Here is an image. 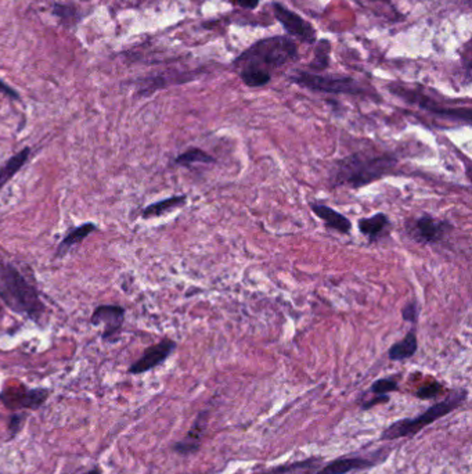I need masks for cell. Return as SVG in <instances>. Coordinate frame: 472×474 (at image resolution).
Returning <instances> with one entry per match:
<instances>
[{"instance_id": "cell-1", "label": "cell", "mask_w": 472, "mask_h": 474, "mask_svg": "<svg viewBox=\"0 0 472 474\" xmlns=\"http://www.w3.org/2000/svg\"><path fill=\"white\" fill-rule=\"evenodd\" d=\"M398 162L399 159L391 153L357 152L335 162L331 182L334 186L360 189L392 173Z\"/></svg>"}, {"instance_id": "cell-2", "label": "cell", "mask_w": 472, "mask_h": 474, "mask_svg": "<svg viewBox=\"0 0 472 474\" xmlns=\"http://www.w3.org/2000/svg\"><path fill=\"white\" fill-rule=\"evenodd\" d=\"M0 300L15 314L40 323L46 308L36 287L10 262L0 260Z\"/></svg>"}, {"instance_id": "cell-3", "label": "cell", "mask_w": 472, "mask_h": 474, "mask_svg": "<svg viewBox=\"0 0 472 474\" xmlns=\"http://www.w3.org/2000/svg\"><path fill=\"white\" fill-rule=\"evenodd\" d=\"M467 397H469L467 390H463V388L453 390L443 401L432 405L420 416H416V418H412V419H400V420L392 423L382 433L381 440L392 441V440L414 436V434L420 433L424 427L432 425L438 419H441V418L452 413L453 411H456L460 405H463L466 402Z\"/></svg>"}, {"instance_id": "cell-4", "label": "cell", "mask_w": 472, "mask_h": 474, "mask_svg": "<svg viewBox=\"0 0 472 474\" xmlns=\"http://www.w3.org/2000/svg\"><path fill=\"white\" fill-rule=\"evenodd\" d=\"M298 57L297 45L286 36H276L259 40L254 46H251L247 52H244L236 63L243 65H255L265 68L269 67H280L286 63L295 60ZM266 70V68H265Z\"/></svg>"}, {"instance_id": "cell-5", "label": "cell", "mask_w": 472, "mask_h": 474, "mask_svg": "<svg viewBox=\"0 0 472 474\" xmlns=\"http://www.w3.org/2000/svg\"><path fill=\"white\" fill-rule=\"evenodd\" d=\"M291 81L302 88L331 95H361L363 88L350 77H323L307 71H297Z\"/></svg>"}, {"instance_id": "cell-6", "label": "cell", "mask_w": 472, "mask_h": 474, "mask_svg": "<svg viewBox=\"0 0 472 474\" xmlns=\"http://www.w3.org/2000/svg\"><path fill=\"white\" fill-rule=\"evenodd\" d=\"M50 391L46 388H26L25 386L6 387L0 393L1 404L10 411L38 409L49 398Z\"/></svg>"}, {"instance_id": "cell-7", "label": "cell", "mask_w": 472, "mask_h": 474, "mask_svg": "<svg viewBox=\"0 0 472 474\" xmlns=\"http://www.w3.org/2000/svg\"><path fill=\"white\" fill-rule=\"evenodd\" d=\"M409 235L417 243L421 244H437L452 230V223L448 221L437 219L430 214H424L417 218L409 228Z\"/></svg>"}, {"instance_id": "cell-8", "label": "cell", "mask_w": 472, "mask_h": 474, "mask_svg": "<svg viewBox=\"0 0 472 474\" xmlns=\"http://www.w3.org/2000/svg\"><path fill=\"white\" fill-rule=\"evenodd\" d=\"M273 13L277 18V21L283 25V28L293 36H297L298 39L307 42V43H315V28L307 22L301 15L295 14L286 6L280 3L273 4Z\"/></svg>"}, {"instance_id": "cell-9", "label": "cell", "mask_w": 472, "mask_h": 474, "mask_svg": "<svg viewBox=\"0 0 472 474\" xmlns=\"http://www.w3.org/2000/svg\"><path fill=\"white\" fill-rule=\"evenodd\" d=\"M174 349H176V342L173 340L165 338L156 345L149 347L145 351V354L135 363L131 365L128 372L131 374H142V373L150 372L154 368L162 365L172 355Z\"/></svg>"}, {"instance_id": "cell-10", "label": "cell", "mask_w": 472, "mask_h": 474, "mask_svg": "<svg viewBox=\"0 0 472 474\" xmlns=\"http://www.w3.org/2000/svg\"><path fill=\"white\" fill-rule=\"evenodd\" d=\"M124 320L125 310L120 306H99L90 317V323L93 326L104 324V331L101 337L106 341H113L114 337L118 335L122 329Z\"/></svg>"}, {"instance_id": "cell-11", "label": "cell", "mask_w": 472, "mask_h": 474, "mask_svg": "<svg viewBox=\"0 0 472 474\" xmlns=\"http://www.w3.org/2000/svg\"><path fill=\"white\" fill-rule=\"evenodd\" d=\"M393 93L402 96L405 100L407 99L410 102L417 103L421 109H424V110H427L430 113H434V114H437L439 117H445V118H449V120H457V121H466L467 124L471 123V110L470 109H455V110L445 109V107H441L438 103L430 100V97L420 96V95L409 92V90H403V92L393 90Z\"/></svg>"}, {"instance_id": "cell-12", "label": "cell", "mask_w": 472, "mask_h": 474, "mask_svg": "<svg viewBox=\"0 0 472 474\" xmlns=\"http://www.w3.org/2000/svg\"><path fill=\"white\" fill-rule=\"evenodd\" d=\"M206 426H208V413L206 412H201L197 419L194 420L193 426L190 427L188 433L186 434V437L179 441L173 450L180 454V455H191L195 454L200 447H201V441L205 436L206 432Z\"/></svg>"}, {"instance_id": "cell-13", "label": "cell", "mask_w": 472, "mask_h": 474, "mask_svg": "<svg viewBox=\"0 0 472 474\" xmlns=\"http://www.w3.org/2000/svg\"><path fill=\"white\" fill-rule=\"evenodd\" d=\"M311 208L328 229L335 230L341 235H348L352 230L350 219H348L345 215L335 211L334 208L321 203H311Z\"/></svg>"}, {"instance_id": "cell-14", "label": "cell", "mask_w": 472, "mask_h": 474, "mask_svg": "<svg viewBox=\"0 0 472 474\" xmlns=\"http://www.w3.org/2000/svg\"><path fill=\"white\" fill-rule=\"evenodd\" d=\"M357 228L370 242H378L391 229V221L386 214L377 212L373 216L359 219Z\"/></svg>"}, {"instance_id": "cell-15", "label": "cell", "mask_w": 472, "mask_h": 474, "mask_svg": "<svg viewBox=\"0 0 472 474\" xmlns=\"http://www.w3.org/2000/svg\"><path fill=\"white\" fill-rule=\"evenodd\" d=\"M371 466H374V462L364 459V458H359V457L339 458L327 464L316 474H348L355 471L368 469Z\"/></svg>"}, {"instance_id": "cell-16", "label": "cell", "mask_w": 472, "mask_h": 474, "mask_svg": "<svg viewBox=\"0 0 472 474\" xmlns=\"http://www.w3.org/2000/svg\"><path fill=\"white\" fill-rule=\"evenodd\" d=\"M97 229L96 223L93 222H86L75 229H72L70 233L65 235V237L61 240V243L57 246V253L56 257H64L75 244L82 243L90 233H93Z\"/></svg>"}, {"instance_id": "cell-17", "label": "cell", "mask_w": 472, "mask_h": 474, "mask_svg": "<svg viewBox=\"0 0 472 474\" xmlns=\"http://www.w3.org/2000/svg\"><path fill=\"white\" fill-rule=\"evenodd\" d=\"M418 349V341H417V335L414 333V330L409 331L403 340L395 342L389 351H388V356L391 361L395 362H402L406 359H410L412 356H414V354Z\"/></svg>"}, {"instance_id": "cell-18", "label": "cell", "mask_w": 472, "mask_h": 474, "mask_svg": "<svg viewBox=\"0 0 472 474\" xmlns=\"http://www.w3.org/2000/svg\"><path fill=\"white\" fill-rule=\"evenodd\" d=\"M29 156H31V148H24L17 155L8 158L0 166V189L4 187V184L26 164Z\"/></svg>"}, {"instance_id": "cell-19", "label": "cell", "mask_w": 472, "mask_h": 474, "mask_svg": "<svg viewBox=\"0 0 472 474\" xmlns=\"http://www.w3.org/2000/svg\"><path fill=\"white\" fill-rule=\"evenodd\" d=\"M187 201V197L186 196H172V197H168L165 200H161V201H157V203H153L150 205H147L143 212H142V216L149 219V218H158V216H162L165 215L166 212L174 210V208H179L181 205H184Z\"/></svg>"}, {"instance_id": "cell-20", "label": "cell", "mask_w": 472, "mask_h": 474, "mask_svg": "<svg viewBox=\"0 0 472 474\" xmlns=\"http://www.w3.org/2000/svg\"><path fill=\"white\" fill-rule=\"evenodd\" d=\"M243 82L250 88H262L268 85L272 79V75L268 70L255 67V65H244L240 72Z\"/></svg>"}, {"instance_id": "cell-21", "label": "cell", "mask_w": 472, "mask_h": 474, "mask_svg": "<svg viewBox=\"0 0 472 474\" xmlns=\"http://www.w3.org/2000/svg\"><path fill=\"white\" fill-rule=\"evenodd\" d=\"M213 162H216V159L200 148H191L187 152L174 158V164L180 166H191L194 164H213Z\"/></svg>"}, {"instance_id": "cell-22", "label": "cell", "mask_w": 472, "mask_h": 474, "mask_svg": "<svg viewBox=\"0 0 472 474\" xmlns=\"http://www.w3.org/2000/svg\"><path fill=\"white\" fill-rule=\"evenodd\" d=\"M318 462H320V459L312 458V459H307V461L273 468V469L261 474H312V471L315 469Z\"/></svg>"}, {"instance_id": "cell-23", "label": "cell", "mask_w": 472, "mask_h": 474, "mask_svg": "<svg viewBox=\"0 0 472 474\" xmlns=\"http://www.w3.org/2000/svg\"><path fill=\"white\" fill-rule=\"evenodd\" d=\"M329 49H331V45L328 40L318 42L317 49H316L315 60L311 63V68L317 71L327 68L329 63Z\"/></svg>"}, {"instance_id": "cell-24", "label": "cell", "mask_w": 472, "mask_h": 474, "mask_svg": "<svg viewBox=\"0 0 472 474\" xmlns=\"http://www.w3.org/2000/svg\"><path fill=\"white\" fill-rule=\"evenodd\" d=\"M399 388L398 381L395 379H380L371 386V391L375 395H386L391 391H396Z\"/></svg>"}, {"instance_id": "cell-25", "label": "cell", "mask_w": 472, "mask_h": 474, "mask_svg": "<svg viewBox=\"0 0 472 474\" xmlns=\"http://www.w3.org/2000/svg\"><path fill=\"white\" fill-rule=\"evenodd\" d=\"M443 391V387L441 383L438 381H432L424 387H421L416 395L420 398V400H431V398H435L438 397L441 393Z\"/></svg>"}, {"instance_id": "cell-26", "label": "cell", "mask_w": 472, "mask_h": 474, "mask_svg": "<svg viewBox=\"0 0 472 474\" xmlns=\"http://www.w3.org/2000/svg\"><path fill=\"white\" fill-rule=\"evenodd\" d=\"M54 10V14L58 15L63 21H70V22H74L78 19V11L76 8L71 7V6H63V4H54L53 7Z\"/></svg>"}, {"instance_id": "cell-27", "label": "cell", "mask_w": 472, "mask_h": 474, "mask_svg": "<svg viewBox=\"0 0 472 474\" xmlns=\"http://www.w3.org/2000/svg\"><path fill=\"white\" fill-rule=\"evenodd\" d=\"M418 314H420V307L416 301H412L402 308V317H403V320H406L409 323H413V324L417 323Z\"/></svg>"}, {"instance_id": "cell-28", "label": "cell", "mask_w": 472, "mask_h": 474, "mask_svg": "<svg viewBox=\"0 0 472 474\" xmlns=\"http://www.w3.org/2000/svg\"><path fill=\"white\" fill-rule=\"evenodd\" d=\"M24 419H25V415H22V413H14L8 418V432H10L11 437H14L22 429Z\"/></svg>"}, {"instance_id": "cell-29", "label": "cell", "mask_w": 472, "mask_h": 474, "mask_svg": "<svg viewBox=\"0 0 472 474\" xmlns=\"http://www.w3.org/2000/svg\"><path fill=\"white\" fill-rule=\"evenodd\" d=\"M0 93L6 95V96H8L10 99H14V100H18V99H19L18 93H17L13 88H10L8 85H6L3 81H0Z\"/></svg>"}, {"instance_id": "cell-30", "label": "cell", "mask_w": 472, "mask_h": 474, "mask_svg": "<svg viewBox=\"0 0 472 474\" xmlns=\"http://www.w3.org/2000/svg\"><path fill=\"white\" fill-rule=\"evenodd\" d=\"M388 401H389L388 395H377V398H374V400L366 402V404L363 405V409H368V408H371V406H374V405H377V404H384V402H388Z\"/></svg>"}, {"instance_id": "cell-31", "label": "cell", "mask_w": 472, "mask_h": 474, "mask_svg": "<svg viewBox=\"0 0 472 474\" xmlns=\"http://www.w3.org/2000/svg\"><path fill=\"white\" fill-rule=\"evenodd\" d=\"M240 7L247 8V10H254L258 7L261 0H234Z\"/></svg>"}, {"instance_id": "cell-32", "label": "cell", "mask_w": 472, "mask_h": 474, "mask_svg": "<svg viewBox=\"0 0 472 474\" xmlns=\"http://www.w3.org/2000/svg\"><path fill=\"white\" fill-rule=\"evenodd\" d=\"M83 474H103V472L99 468H95V469H92V471H89V472Z\"/></svg>"}]
</instances>
